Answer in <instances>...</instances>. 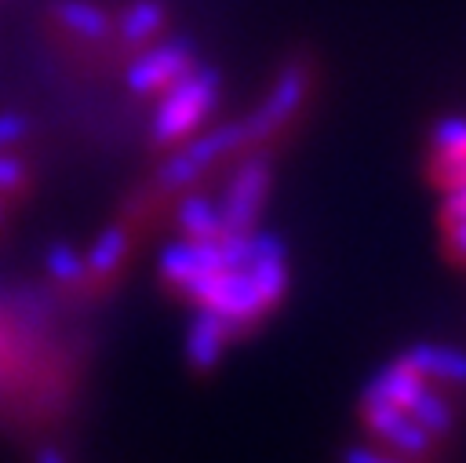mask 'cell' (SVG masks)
Segmentation results:
<instances>
[{"instance_id": "obj_1", "label": "cell", "mask_w": 466, "mask_h": 463, "mask_svg": "<svg viewBox=\"0 0 466 463\" xmlns=\"http://www.w3.org/2000/svg\"><path fill=\"white\" fill-rule=\"evenodd\" d=\"M182 295L189 303H197L200 310H211L222 321H229L233 332H240V328H248V324H255L269 314V306L262 303L258 284H255L248 266H222L215 273H204Z\"/></svg>"}, {"instance_id": "obj_2", "label": "cell", "mask_w": 466, "mask_h": 463, "mask_svg": "<svg viewBox=\"0 0 466 463\" xmlns=\"http://www.w3.org/2000/svg\"><path fill=\"white\" fill-rule=\"evenodd\" d=\"M218 98V77L215 73H186L175 87L164 91V102L153 117V139L157 146H178L186 142L200 124L204 117L211 113Z\"/></svg>"}, {"instance_id": "obj_3", "label": "cell", "mask_w": 466, "mask_h": 463, "mask_svg": "<svg viewBox=\"0 0 466 463\" xmlns=\"http://www.w3.org/2000/svg\"><path fill=\"white\" fill-rule=\"evenodd\" d=\"M360 423H364V430H368L379 445L393 448V452L404 456V459H408V456H411V459H426V456L433 452V445H437V437H433L430 430H422L408 408H400V405L379 397L371 386L360 394Z\"/></svg>"}, {"instance_id": "obj_4", "label": "cell", "mask_w": 466, "mask_h": 463, "mask_svg": "<svg viewBox=\"0 0 466 463\" xmlns=\"http://www.w3.org/2000/svg\"><path fill=\"white\" fill-rule=\"evenodd\" d=\"M244 142V124H229V128H218V131H208L193 142H186L157 175V186L164 193H175L189 182H197L215 160H222L226 153H233L237 146Z\"/></svg>"}, {"instance_id": "obj_5", "label": "cell", "mask_w": 466, "mask_h": 463, "mask_svg": "<svg viewBox=\"0 0 466 463\" xmlns=\"http://www.w3.org/2000/svg\"><path fill=\"white\" fill-rule=\"evenodd\" d=\"M229 266L226 259V244L222 237L218 241H193V237H182L178 244H167L164 255H160V281L171 288V292H186L197 277L204 273H215Z\"/></svg>"}, {"instance_id": "obj_6", "label": "cell", "mask_w": 466, "mask_h": 463, "mask_svg": "<svg viewBox=\"0 0 466 463\" xmlns=\"http://www.w3.org/2000/svg\"><path fill=\"white\" fill-rule=\"evenodd\" d=\"M266 190H269V168L262 160H251L233 175V182L226 186V201L218 208L226 233H251L255 230V219L266 204Z\"/></svg>"}, {"instance_id": "obj_7", "label": "cell", "mask_w": 466, "mask_h": 463, "mask_svg": "<svg viewBox=\"0 0 466 463\" xmlns=\"http://www.w3.org/2000/svg\"><path fill=\"white\" fill-rule=\"evenodd\" d=\"M193 69V51L189 44H164L153 47L146 55H138L127 69V87L135 95H153V91H167L175 87L186 73Z\"/></svg>"}, {"instance_id": "obj_8", "label": "cell", "mask_w": 466, "mask_h": 463, "mask_svg": "<svg viewBox=\"0 0 466 463\" xmlns=\"http://www.w3.org/2000/svg\"><path fill=\"white\" fill-rule=\"evenodd\" d=\"M131 255V241L124 226H106L95 244L84 252V266H87V281H84V295H102L116 284L124 262Z\"/></svg>"}, {"instance_id": "obj_9", "label": "cell", "mask_w": 466, "mask_h": 463, "mask_svg": "<svg viewBox=\"0 0 466 463\" xmlns=\"http://www.w3.org/2000/svg\"><path fill=\"white\" fill-rule=\"evenodd\" d=\"M302 91H306V77H302L299 69L288 73V77H280L277 87L269 91L266 106L244 124V142H262V139H269L273 131H280V128L291 120V113L299 109Z\"/></svg>"}, {"instance_id": "obj_10", "label": "cell", "mask_w": 466, "mask_h": 463, "mask_svg": "<svg viewBox=\"0 0 466 463\" xmlns=\"http://www.w3.org/2000/svg\"><path fill=\"white\" fill-rule=\"evenodd\" d=\"M404 361L437 390H466V354L441 346V343H419L404 354Z\"/></svg>"}, {"instance_id": "obj_11", "label": "cell", "mask_w": 466, "mask_h": 463, "mask_svg": "<svg viewBox=\"0 0 466 463\" xmlns=\"http://www.w3.org/2000/svg\"><path fill=\"white\" fill-rule=\"evenodd\" d=\"M229 335H233L229 321H222V317L211 314V310H200L197 321L189 324V335H186V357H189V365H193L197 372H211V368L218 365V357H222Z\"/></svg>"}, {"instance_id": "obj_12", "label": "cell", "mask_w": 466, "mask_h": 463, "mask_svg": "<svg viewBox=\"0 0 466 463\" xmlns=\"http://www.w3.org/2000/svg\"><path fill=\"white\" fill-rule=\"evenodd\" d=\"M175 219H178L182 237H193V241H218V237H226L222 211L208 197H200V193L182 197L178 208H175Z\"/></svg>"}, {"instance_id": "obj_13", "label": "cell", "mask_w": 466, "mask_h": 463, "mask_svg": "<svg viewBox=\"0 0 466 463\" xmlns=\"http://www.w3.org/2000/svg\"><path fill=\"white\" fill-rule=\"evenodd\" d=\"M368 386H371L379 397H386V401H393V405H400V408H408V412H411V405L422 397V390H426L430 383H426V379H422V376H419V372L400 357V361L386 365V368H382Z\"/></svg>"}, {"instance_id": "obj_14", "label": "cell", "mask_w": 466, "mask_h": 463, "mask_svg": "<svg viewBox=\"0 0 466 463\" xmlns=\"http://www.w3.org/2000/svg\"><path fill=\"white\" fill-rule=\"evenodd\" d=\"M55 18L62 22V29L76 33L80 40H98V36L109 33L106 11L95 7V4H87V0H62V4L55 7Z\"/></svg>"}, {"instance_id": "obj_15", "label": "cell", "mask_w": 466, "mask_h": 463, "mask_svg": "<svg viewBox=\"0 0 466 463\" xmlns=\"http://www.w3.org/2000/svg\"><path fill=\"white\" fill-rule=\"evenodd\" d=\"M47 273L58 288L66 292H80L84 295V281H87V266H84V252L69 248V244H55L47 252Z\"/></svg>"}, {"instance_id": "obj_16", "label": "cell", "mask_w": 466, "mask_h": 463, "mask_svg": "<svg viewBox=\"0 0 466 463\" xmlns=\"http://www.w3.org/2000/svg\"><path fill=\"white\" fill-rule=\"evenodd\" d=\"M411 416H415V423H419L422 430H430L433 437H444V434H451V427H455V412H451L448 397H444L437 386H426V390H422V397L411 405Z\"/></svg>"}, {"instance_id": "obj_17", "label": "cell", "mask_w": 466, "mask_h": 463, "mask_svg": "<svg viewBox=\"0 0 466 463\" xmlns=\"http://www.w3.org/2000/svg\"><path fill=\"white\" fill-rule=\"evenodd\" d=\"M160 26H164V11H160V4H153V0H138V4H131V7L124 11V18H120V40H124L127 47L146 44Z\"/></svg>"}, {"instance_id": "obj_18", "label": "cell", "mask_w": 466, "mask_h": 463, "mask_svg": "<svg viewBox=\"0 0 466 463\" xmlns=\"http://www.w3.org/2000/svg\"><path fill=\"white\" fill-rule=\"evenodd\" d=\"M29 190H33L29 168H25L18 157H11L7 149H0V197H4L7 204H18V201L29 197Z\"/></svg>"}, {"instance_id": "obj_19", "label": "cell", "mask_w": 466, "mask_h": 463, "mask_svg": "<svg viewBox=\"0 0 466 463\" xmlns=\"http://www.w3.org/2000/svg\"><path fill=\"white\" fill-rule=\"evenodd\" d=\"M430 179L448 193L455 186H466V153H441L433 149L430 157Z\"/></svg>"}, {"instance_id": "obj_20", "label": "cell", "mask_w": 466, "mask_h": 463, "mask_svg": "<svg viewBox=\"0 0 466 463\" xmlns=\"http://www.w3.org/2000/svg\"><path fill=\"white\" fill-rule=\"evenodd\" d=\"M433 149L441 153H466V120L448 117L433 128Z\"/></svg>"}, {"instance_id": "obj_21", "label": "cell", "mask_w": 466, "mask_h": 463, "mask_svg": "<svg viewBox=\"0 0 466 463\" xmlns=\"http://www.w3.org/2000/svg\"><path fill=\"white\" fill-rule=\"evenodd\" d=\"M444 255L455 266H466V222H448L444 226Z\"/></svg>"}, {"instance_id": "obj_22", "label": "cell", "mask_w": 466, "mask_h": 463, "mask_svg": "<svg viewBox=\"0 0 466 463\" xmlns=\"http://www.w3.org/2000/svg\"><path fill=\"white\" fill-rule=\"evenodd\" d=\"M25 131H29V120H25V117H18V113H0V149L18 146V142L25 139Z\"/></svg>"}, {"instance_id": "obj_23", "label": "cell", "mask_w": 466, "mask_h": 463, "mask_svg": "<svg viewBox=\"0 0 466 463\" xmlns=\"http://www.w3.org/2000/svg\"><path fill=\"white\" fill-rule=\"evenodd\" d=\"M448 222H466V186L448 190V197L441 204V226H448Z\"/></svg>"}, {"instance_id": "obj_24", "label": "cell", "mask_w": 466, "mask_h": 463, "mask_svg": "<svg viewBox=\"0 0 466 463\" xmlns=\"http://www.w3.org/2000/svg\"><path fill=\"white\" fill-rule=\"evenodd\" d=\"M342 463H404V459L400 456H390V452H379V448L357 445V448H346L342 452Z\"/></svg>"}, {"instance_id": "obj_25", "label": "cell", "mask_w": 466, "mask_h": 463, "mask_svg": "<svg viewBox=\"0 0 466 463\" xmlns=\"http://www.w3.org/2000/svg\"><path fill=\"white\" fill-rule=\"evenodd\" d=\"M36 463H66V459H62V452H55V448H44Z\"/></svg>"}, {"instance_id": "obj_26", "label": "cell", "mask_w": 466, "mask_h": 463, "mask_svg": "<svg viewBox=\"0 0 466 463\" xmlns=\"http://www.w3.org/2000/svg\"><path fill=\"white\" fill-rule=\"evenodd\" d=\"M4 222H7V201L0 197V230H4Z\"/></svg>"}]
</instances>
